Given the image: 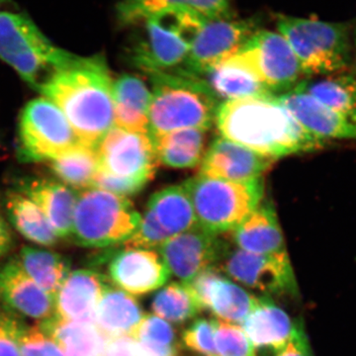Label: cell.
<instances>
[{
    "label": "cell",
    "mask_w": 356,
    "mask_h": 356,
    "mask_svg": "<svg viewBox=\"0 0 356 356\" xmlns=\"http://www.w3.org/2000/svg\"><path fill=\"white\" fill-rule=\"evenodd\" d=\"M113 81L103 56L74 55L51 72L39 92L69 121L81 144L97 147L114 127Z\"/></svg>",
    "instance_id": "cell-1"
},
{
    "label": "cell",
    "mask_w": 356,
    "mask_h": 356,
    "mask_svg": "<svg viewBox=\"0 0 356 356\" xmlns=\"http://www.w3.org/2000/svg\"><path fill=\"white\" fill-rule=\"evenodd\" d=\"M215 123L221 137L273 161L318 151L325 144L307 132L276 96L222 102Z\"/></svg>",
    "instance_id": "cell-2"
},
{
    "label": "cell",
    "mask_w": 356,
    "mask_h": 356,
    "mask_svg": "<svg viewBox=\"0 0 356 356\" xmlns=\"http://www.w3.org/2000/svg\"><path fill=\"white\" fill-rule=\"evenodd\" d=\"M149 77V136L212 127L221 102L203 79L172 72H154Z\"/></svg>",
    "instance_id": "cell-3"
},
{
    "label": "cell",
    "mask_w": 356,
    "mask_h": 356,
    "mask_svg": "<svg viewBox=\"0 0 356 356\" xmlns=\"http://www.w3.org/2000/svg\"><path fill=\"white\" fill-rule=\"evenodd\" d=\"M98 170L92 187L127 197L153 179L158 168L153 140L147 134L114 127L96 147Z\"/></svg>",
    "instance_id": "cell-4"
},
{
    "label": "cell",
    "mask_w": 356,
    "mask_h": 356,
    "mask_svg": "<svg viewBox=\"0 0 356 356\" xmlns=\"http://www.w3.org/2000/svg\"><path fill=\"white\" fill-rule=\"evenodd\" d=\"M74 54L56 46L27 13L0 11V60L39 90L51 72L64 67Z\"/></svg>",
    "instance_id": "cell-5"
},
{
    "label": "cell",
    "mask_w": 356,
    "mask_h": 356,
    "mask_svg": "<svg viewBox=\"0 0 356 356\" xmlns=\"http://www.w3.org/2000/svg\"><path fill=\"white\" fill-rule=\"evenodd\" d=\"M277 28L307 79L339 74L350 67V25L280 15Z\"/></svg>",
    "instance_id": "cell-6"
},
{
    "label": "cell",
    "mask_w": 356,
    "mask_h": 356,
    "mask_svg": "<svg viewBox=\"0 0 356 356\" xmlns=\"http://www.w3.org/2000/svg\"><path fill=\"white\" fill-rule=\"evenodd\" d=\"M197 226L221 236L234 231L264 201L262 178L233 182L197 175L184 182Z\"/></svg>",
    "instance_id": "cell-7"
},
{
    "label": "cell",
    "mask_w": 356,
    "mask_h": 356,
    "mask_svg": "<svg viewBox=\"0 0 356 356\" xmlns=\"http://www.w3.org/2000/svg\"><path fill=\"white\" fill-rule=\"evenodd\" d=\"M207 20L185 11H163L144 21L145 38L133 47L131 60L147 74H178L192 42Z\"/></svg>",
    "instance_id": "cell-8"
},
{
    "label": "cell",
    "mask_w": 356,
    "mask_h": 356,
    "mask_svg": "<svg viewBox=\"0 0 356 356\" xmlns=\"http://www.w3.org/2000/svg\"><path fill=\"white\" fill-rule=\"evenodd\" d=\"M140 220L127 197L92 187L76 199L72 236L83 247H111L128 241Z\"/></svg>",
    "instance_id": "cell-9"
},
{
    "label": "cell",
    "mask_w": 356,
    "mask_h": 356,
    "mask_svg": "<svg viewBox=\"0 0 356 356\" xmlns=\"http://www.w3.org/2000/svg\"><path fill=\"white\" fill-rule=\"evenodd\" d=\"M63 112L46 97L28 102L18 125V153L29 163L50 161L79 144Z\"/></svg>",
    "instance_id": "cell-10"
},
{
    "label": "cell",
    "mask_w": 356,
    "mask_h": 356,
    "mask_svg": "<svg viewBox=\"0 0 356 356\" xmlns=\"http://www.w3.org/2000/svg\"><path fill=\"white\" fill-rule=\"evenodd\" d=\"M238 51L271 95H284L303 79L298 60L280 33L257 30Z\"/></svg>",
    "instance_id": "cell-11"
},
{
    "label": "cell",
    "mask_w": 356,
    "mask_h": 356,
    "mask_svg": "<svg viewBox=\"0 0 356 356\" xmlns=\"http://www.w3.org/2000/svg\"><path fill=\"white\" fill-rule=\"evenodd\" d=\"M257 26L254 19L207 21L192 42L178 74L203 79L208 70L240 50L257 31Z\"/></svg>",
    "instance_id": "cell-12"
},
{
    "label": "cell",
    "mask_w": 356,
    "mask_h": 356,
    "mask_svg": "<svg viewBox=\"0 0 356 356\" xmlns=\"http://www.w3.org/2000/svg\"><path fill=\"white\" fill-rule=\"evenodd\" d=\"M222 268L233 280L266 294L298 295L293 267L286 250L257 254L238 250L227 252Z\"/></svg>",
    "instance_id": "cell-13"
},
{
    "label": "cell",
    "mask_w": 356,
    "mask_h": 356,
    "mask_svg": "<svg viewBox=\"0 0 356 356\" xmlns=\"http://www.w3.org/2000/svg\"><path fill=\"white\" fill-rule=\"evenodd\" d=\"M228 250V245L219 235L198 226L172 236L159 248L168 270L184 283L221 264Z\"/></svg>",
    "instance_id": "cell-14"
},
{
    "label": "cell",
    "mask_w": 356,
    "mask_h": 356,
    "mask_svg": "<svg viewBox=\"0 0 356 356\" xmlns=\"http://www.w3.org/2000/svg\"><path fill=\"white\" fill-rule=\"evenodd\" d=\"M273 161L235 142L218 137L204 154L199 175L227 181H252L261 178Z\"/></svg>",
    "instance_id": "cell-15"
},
{
    "label": "cell",
    "mask_w": 356,
    "mask_h": 356,
    "mask_svg": "<svg viewBox=\"0 0 356 356\" xmlns=\"http://www.w3.org/2000/svg\"><path fill=\"white\" fill-rule=\"evenodd\" d=\"M276 97L302 127L318 140H356V119L329 108L297 89Z\"/></svg>",
    "instance_id": "cell-16"
},
{
    "label": "cell",
    "mask_w": 356,
    "mask_h": 356,
    "mask_svg": "<svg viewBox=\"0 0 356 356\" xmlns=\"http://www.w3.org/2000/svg\"><path fill=\"white\" fill-rule=\"evenodd\" d=\"M110 277L132 295H144L165 284L170 271L154 250L125 248L112 257Z\"/></svg>",
    "instance_id": "cell-17"
},
{
    "label": "cell",
    "mask_w": 356,
    "mask_h": 356,
    "mask_svg": "<svg viewBox=\"0 0 356 356\" xmlns=\"http://www.w3.org/2000/svg\"><path fill=\"white\" fill-rule=\"evenodd\" d=\"M108 284L102 274L79 269L67 275L55 299V315L72 322L95 325L98 303Z\"/></svg>",
    "instance_id": "cell-18"
},
{
    "label": "cell",
    "mask_w": 356,
    "mask_h": 356,
    "mask_svg": "<svg viewBox=\"0 0 356 356\" xmlns=\"http://www.w3.org/2000/svg\"><path fill=\"white\" fill-rule=\"evenodd\" d=\"M0 301L35 320H49L56 313L55 299L26 274L17 261L0 267Z\"/></svg>",
    "instance_id": "cell-19"
},
{
    "label": "cell",
    "mask_w": 356,
    "mask_h": 356,
    "mask_svg": "<svg viewBox=\"0 0 356 356\" xmlns=\"http://www.w3.org/2000/svg\"><path fill=\"white\" fill-rule=\"evenodd\" d=\"M232 2L233 0H121L115 9V16L117 23L125 27L170 10L193 13L207 21L229 19L233 18Z\"/></svg>",
    "instance_id": "cell-20"
},
{
    "label": "cell",
    "mask_w": 356,
    "mask_h": 356,
    "mask_svg": "<svg viewBox=\"0 0 356 356\" xmlns=\"http://www.w3.org/2000/svg\"><path fill=\"white\" fill-rule=\"evenodd\" d=\"M234 242L240 250L257 254H273L286 250L277 215L270 201H262L233 231Z\"/></svg>",
    "instance_id": "cell-21"
},
{
    "label": "cell",
    "mask_w": 356,
    "mask_h": 356,
    "mask_svg": "<svg viewBox=\"0 0 356 356\" xmlns=\"http://www.w3.org/2000/svg\"><path fill=\"white\" fill-rule=\"evenodd\" d=\"M22 193L44 213L58 238L72 236L76 195L67 185L50 179H33Z\"/></svg>",
    "instance_id": "cell-22"
},
{
    "label": "cell",
    "mask_w": 356,
    "mask_h": 356,
    "mask_svg": "<svg viewBox=\"0 0 356 356\" xmlns=\"http://www.w3.org/2000/svg\"><path fill=\"white\" fill-rule=\"evenodd\" d=\"M203 79L221 103L273 96L259 83L238 51L208 70Z\"/></svg>",
    "instance_id": "cell-23"
},
{
    "label": "cell",
    "mask_w": 356,
    "mask_h": 356,
    "mask_svg": "<svg viewBox=\"0 0 356 356\" xmlns=\"http://www.w3.org/2000/svg\"><path fill=\"white\" fill-rule=\"evenodd\" d=\"M114 126L149 135L151 90L140 77L124 74L113 83Z\"/></svg>",
    "instance_id": "cell-24"
},
{
    "label": "cell",
    "mask_w": 356,
    "mask_h": 356,
    "mask_svg": "<svg viewBox=\"0 0 356 356\" xmlns=\"http://www.w3.org/2000/svg\"><path fill=\"white\" fill-rule=\"evenodd\" d=\"M243 324L252 346L273 350L275 355L284 348L295 327L289 316L268 298H259Z\"/></svg>",
    "instance_id": "cell-25"
},
{
    "label": "cell",
    "mask_w": 356,
    "mask_h": 356,
    "mask_svg": "<svg viewBox=\"0 0 356 356\" xmlns=\"http://www.w3.org/2000/svg\"><path fill=\"white\" fill-rule=\"evenodd\" d=\"M145 213L153 218L170 238L197 227L193 206L184 184L156 192L149 198Z\"/></svg>",
    "instance_id": "cell-26"
},
{
    "label": "cell",
    "mask_w": 356,
    "mask_h": 356,
    "mask_svg": "<svg viewBox=\"0 0 356 356\" xmlns=\"http://www.w3.org/2000/svg\"><path fill=\"white\" fill-rule=\"evenodd\" d=\"M207 132L200 129H182L149 136L158 163L177 170H188L201 165L206 152Z\"/></svg>",
    "instance_id": "cell-27"
},
{
    "label": "cell",
    "mask_w": 356,
    "mask_h": 356,
    "mask_svg": "<svg viewBox=\"0 0 356 356\" xmlns=\"http://www.w3.org/2000/svg\"><path fill=\"white\" fill-rule=\"evenodd\" d=\"M65 356H102L108 337L95 324L72 322L54 315L41 325Z\"/></svg>",
    "instance_id": "cell-28"
},
{
    "label": "cell",
    "mask_w": 356,
    "mask_h": 356,
    "mask_svg": "<svg viewBox=\"0 0 356 356\" xmlns=\"http://www.w3.org/2000/svg\"><path fill=\"white\" fill-rule=\"evenodd\" d=\"M143 318L144 314L132 296L108 285L96 309L95 325L108 339L132 336Z\"/></svg>",
    "instance_id": "cell-29"
},
{
    "label": "cell",
    "mask_w": 356,
    "mask_h": 356,
    "mask_svg": "<svg viewBox=\"0 0 356 356\" xmlns=\"http://www.w3.org/2000/svg\"><path fill=\"white\" fill-rule=\"evenodd\" d=\"M294 89L339 113L356 119V77L346 72L302 79Z\"/></svg>",
    "instance_id": "cell-30"
},
{
    "label": "cell",
    "mask_w": 356,
    "mask_h": 356,
    "mask_svg": "<svg viewBox=\"0 0 356 356\" xmlns=\"http://www.w3.org/2000/svg\"><path fill=\"white\" fill-rule=\"evenodd\" d=\"M257 301L259 298L218 273L210 283L201 306L227 323L243 324L257 306Z\"/></svg>",
    "instance_id": "cell-31"
},
{
    "label": "cell",
    "mask_w": 356,
    "mask_h": 356,
    "mask_svg": "<svg viewBox=\"0 0 356 356\" xmlns=\"http://www.w3.org/2000/svg\"><path fill=\"white\" fill-rule=\"evenodd\" d=\"M16 261L26 274L54 299L70 274V261L63 255L49 250L23 248Z\"/></svg>",
    "instance_id": "cell-32"
},
{
    "label": "cell",
    "mask_w": 356,
    "mask_h": 356,
    "mask_svg": "<svg viewBox=\"0 0 356 356\" xmlns=\"http://www.w3.org/2000/svg\"><path fill=\"white\" fill-rule=\"evenodd\" d=\"M6 209L13 226L27 240L42 245H54L58 242L44 213L22 192L8 194Z\"/></svg>",
    "instance_id": "cell-33"
},
{
    "label": "cell",
    "mask_w": 356,
    "mask_h": 356,
    "mask_svg": "<svg viewBox=\"0 0 356 356\" xmlns=\"http://www.w3.org/2000/svg\"><path fill=\"white\" fill-rule=\"evenodd\" d=\"M51 172L67 186L74 188L92 187L98 170L96 147L79 143L50 161Z\"/></svg>",
    "instance_id": "cell-34"
},
{
    "label": "cell",
    "mask_w": 356,
    "mask_h": 356,
    "mask_svg": "<svg viewBox=\"0 0 356 356\" xmlns=\"http://www.w3.org/2000/svg\"><path fill=\"white\" fill-rule=\"evenodd\" d=\"M152 308L159 318L182 323L195 317L201 307L185 283H172L154 296Z\"/></svg>",
    "instance_id": "cell-35"
},
{
    "label": "cell",
    "mask_w": 356,
    "mask_h": 356,
    "mask_svg": "<svg viewBox=\"0 0 356 356\" xmlns=\"http://www.w3.org/2000/svg\"><path fill=\"white\" fill-rule=\"evenodd\" d=\"M215 348L217 356H257L242 327L227 322H217Z\"/></svg>",
    "instance_id": "cell-36"
},
{
    "label": "cell",
    "mask_w": 356,
    "mask_h": 356,
    "mask_svg": "<svg viewBox=\"0 0 356 356\" xmlns=\"http://www.w3.org/2000/svg\"><path fill=\"white\" fill-rule=\"evenodd\" d=\"M216 327V321L199 318L184 332V343L199 355L217 356L215 348Z\"/></svg>",
    "instance_id": "cell-37"
},
{
    "label": "cell",
    "mask_w": 356,
    "mask_h": 356,
    "mask_svg": "<svg viewBox=\"0 0 356 356\" xmlns=\"http://www.w3.org/2000/svg\"><path fill=\"white\" fill-rule=\"evenodd\" d=\"M21 356H65L41 327H22L19 334Z\"/></svg>",
    "instance_id": "cell-38"
},
{
    "label": "cell",
    "mask_w": 356,
    "mask_h": 356,
    "mask_svg": "<svg viewBox=\"0 0 356 356\" xmlns=\"http://www.w3.org/2000/svg\"><path fill=\"white\" fill-rule=\"evenodd\" d=\"M132 337L136 341L158 346H175V334L172 325L163 318L154 316L143 318Z\"/></svg>",
    "instance_id": "cell-39"
},
{
    "label": "cell",
    "mask_w": 356,
    "mask_h": 356,
    "mask_svg": "<svg viewBox=\"0 0 356 356\" xmlns=\"http://www.w3.org/2000/svg\"><path fill=\"white\" fill-rule=\"evenodd\" d=\"M22 327L15 318L0 314V356H21L19 334Z\"/></svg>",
    "instance_id": "cell-40"
},
{
    "label": "cell",
    "mask_w": 356,
    "mask_h": 356,
    "mask_svg": "<svg viewBox=\"0 0 356 356\" xmlns=\"http://www.w3.org/2000/svg\"><path fill=\"white\" fill-rule=\"evenodd\" d=\"M275 356H313L308 337L301 322L295 324L294 331L289 341Z\"/></svg>",
    "instance_id": "cell-41"
},
{
    "label": "cell",
    "mask_w": 356,
    "mask_h": 356,
    "mask_svg": "<svg viewBox=\"0 0 356 356\" xmlns=\"http://www.w3.org/2000/svg\"><path fill=\"white\" fill-rule=\"evenodd\" d=\"M102 356H137L136 339L131 334L111 337L105 346Z\"/></svg>",
    "instance_id": "cell-42"
},
{
    "label": "cell",
    "mask_w": 356,
    "mask_h": 356,
    "mask_svg": "<svg viewBox=\"0 0 356 356\" xmlns=\"http://www.w3.org/2000/svg\"><path fill=\"white\" fill-rule=\"evenodd\" d=\"M137 356H177L175 346H158V344L136 341Z\"/></svg>",
    "instance_id": "cell-43"
},
{
    "label": "cell",
    "mask_w": 356,
    "mask_h": 356,
    "mask_svg": "<svg viewBox=\"0 0 356 356\" xmlns=\"http://www.w3.org/2000/svg\"><path fill=\"white\" fill-rule=\"evenodd\" d=\"M11 245H13V236L6 222L0 216V257H3L10 250Z\"/></svg>",
    "instance_id": "cell-44"
},
{
    "label": "cell",
    "mask_w": 356,
    "mask_h": 356,
    "mask_svg": "<svg viewBox=\"0 0 356 356\" xmlns=\"http://www.w3.org/2000/svg\"><path fill=\"white\" fill-rule=\"evenodd\" d=\"M9 0H0V11L8 8Z\"/></svg>",
    "instance_id": "cell-45"
},
{
    "label": "cell",
    "mask_w": 356,
    "mask_h": 356,
    "mask_svg": "<svg viewBox=\"0 0 356 356\" xmlns=\"http://www.w3.org/2000/svg\"><path fill=\"white\" fill-rule=\"evenodd\" d=\"M355 44H356V39H355Z\"/></svg>",
    "instance_id": "cell-46"
}]
</instances>
